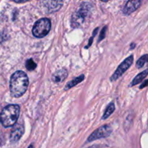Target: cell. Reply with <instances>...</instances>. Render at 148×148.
Instances as JSON below:
<instances>
[{
    "label": "cell",
    "instance_id": "1",
    "mask_svg": "<svg viewBox=\"0 0 148 148\" xmlns=\"http://www.w3.org/2000/svg\"><path fill=\"white\" fill-rule=\"evenodd\" d=\"M28 77L23 71H17L11 77L10 89L11 95L14 98L23 95L28 87Z\"/></svg>",
    "mask_w": 148,
    "mask_h": 148
},
{
    "label": "cell",
    "instance_id": "2",
    "mask_svg": "<svg viewBox=\"0 0 148 148\" xmlns=\"http://www.w3.org/2000/svg\"><path fill=\"white\" fill-rule=\"evenodd\" d=\"M20 106L18 105L7 106L0 115V121L4 127H12L16 124L20 116Z\"/></svg>",
    "mask_w": 148,
    "mask_h": 148
},
{
    "label": "cell",
    "instance_id": "3",
    "mask_svg": "<svg viewBox=\"0 0 148 148\" xmlns=\"http://www.w3.org/2000/svg\"><path fill=\"white\" fill-rule=\"evenodd\" d=\"M51 27V21L48 18H42L35 23L32 33L36 38H43L49 33Z\"/></svg>",
    "mask_w": 148,
    "mask_h": 148
},
{
    "label": "cell",
    "instance_id": "4",
    "mask_svg": "<svg viewBox=\"0 0 148 148\" xmlns=\"http://www.w3.org/2000/svg\"><path fill=\"white\" fill-rule=\"evenodd\" d=\"M90 4L89 3H82L80 7L76 12L72 14V27H77L82 24L85 19L90 11Z\"/></svg>",
    "mask_w": 148,
    "mask_h": 148
},
{
    "label": "cell",
    "instance_id": "5",
    "mask_svg": "<svg viewBox=\"0 0 148 148\" xmlns=\"http://www.w3.org/2000/svg\"><path fill=\"white\" fill-rule=\"evenodd\" d=\"M133 61H134V58H133L132 55L129 56L127 59H126L125 60L118 66V68H117L116 70L115 71V72L113 74V75L111 77V80L116 81L117 79L121 77L123 75V74L130 67L132 64L133 63Z\"/></svg>",
    "mask_w": 148,
    "mask_h": 148
},
{
    "label": "cell",
    "instance_id": "6",
    "mask_svg": "<svg viewBox=\"0 0 148 148\" xmlns=\"http://www.w3.org/2000/svg\"><path fill=\"white\" fill-rule=\"evenodd\" d=\"M112 129L109 125H103L93 132L92 134L88 137V141L92 142L95 140H99L101 138H106L111 134Z\"/></svg>",
    "mask_w": 148,
    "mask_h": 148
},
{
    "label": "cell",
    "instance_id": "7",
    "mask_svg": "<svg viewBox=\"0 0 148 148\" xmlns=\"http://www.w3.org/2000/svg\"><path fill=\"white\" fill-rule=\"evenodd\" d=\"M142 1L140 0H132V1H127V3L123 9V12L126 15H129L138 9Z\"/></svg>",
    "mask_w": 148,
    "mask_h": 148
},
{
    "label": "cell",
    "instance_id": "8",
    "mask_svg": "<svg viewBox=\"0 0 148 148\" xmlns=\"http://www.w3.org/2000/svg\"><path fill=\"white\" fill-rule=\"evenodd\" d=\"M25 132L24 126L22 124H18L13 128L12 130L11 134H10V140L12 143H16L20 139V137L23 135Z\"/></svg>",
    "mask_w": 148,
    "mask_h": 148
},
{
    "label": "cell",
    "instance_id": "9",
    "mask_svg": "<svg viewBox=\"0 0 148 148\" xmlns=\"http://www.w3.org/2000/svg\"><path fill=\"white\" fill-rule=\"evenodd\" d=\"M44 8L47 9L48 12H53L61 8L62 5V1H43Z\"/></svg>",
    "mask_w": 148,
    "mask_h": 148
},
{
    "label": "cell",
    "instance_id": "10",
    "mask_svg": "<svg viewBox=\"0 0 148 148\" xmlns=\"http://www.w3.org/2000/svg\"><path fill=\"white\" fill-rule=\"evenodd\" d=\"M67 75L68 72L65 69H59V70L56 71L55 73L53 74L51 79L55 83H59V82H63L66 79Z\"/></svg>",
    "mask_w": 148,
    "mask_h": 148
},
{
    "label": "cell",
    "instance_id": "11",
    "mask_svg": "<svg viewBox=\"0 0 148 148\" xmlns=\"http://www.w3.org/2000/svg\"><path fill=\"white\" fill-rule=\"evenodd\" d=\"M147 73H148L147 69H145V70L143 71V72H140V73L138 75H137V76L134 77V79H133L132 82V83L130 85V87H133V86H134V85L139 84L140 82H141L142 81H143V79H144L145 78L147 77Z\"/></svg>",
    "mask_w": 148,
    "mask_h": 148
},
{
    "label": "cell",
    "instance_id": "12",
    "mask_svg": "<svg viewBox=\"0 0 148 148\" xmlns=\"http://www.w3.org/2000/svg\"><path fill=\"white\" fill-rule=\"evenodd\" d=\"M84 78H85L84 75H81L80 76L77 77H76L75 79H72V80H71L70 82H69L67 84H66V86H65L64 90H67L72 88V87L75 86V85H77L78 83H79V82H81L82 81H83Z\"/></svg>",
    "mask_w": 148,
    "mask_h": 148
},
{
    "label": "cell",
    "instance_id": "13",
    "mask_svg": "<svg viewBox=\"0 0 148 148\" xmlns=\"http://www.w3.org/2000/svg\"><path fill=\"white\" fill-rule=\"evenodd\" d=\"M114 110H115V105H114V103H111L109 104V106L106 108V110L105 113H104L103 116L102 117V119L104 120L108 119V117L112 114V113L114 112Z\"/></svg>",
    "mask_w": 148,
    "mask_h": 148
},
{
    "label": "cell",
    "instance_id": "14",
    "mask_svg": "<svg viewBox=\"0 0 148 148\" xmlns=\"http://www.w3.org/2000/svg\"><path fill=\"white\" fill-rule=\"evenodd\" d=\"M36 66H37V64L35 63V62L32 59H29L28 60L26 61L25 67L27 70L29 71L34 70V69L36 68Z\"/></svg>",
    "mask_w": 148,
    "mask_h": 148
},
{
    "label": "cell",
    "instance_id": "15",
    "mask_svg": "<svg viewBox=\"0 0 148 148\" xmlns=\"http://www.w3.org/2000/svg\"><path fill=\"white\" fill-rule=\"evenodd\" d=\"M147 55L145 54L139 59V60L137 61V65H136V66H137V67L138 68V69H140V68H142L143 66H144L145 64L147 62Z\"/></svg>",
    "mask_w": 148,
    "mask_h": 148
},
{
    "label": "cell",
    "instance_id": "16",
    "mask_svg": "<svg viewBox=\"0 0 148 148\" xmlns=\"http://www.w3.org/2000/svg\"><path fill=\"white\" fill-rule=\"evenodd\" d=\"M98 28H96L95 29V30H94V32H93V36H92V37L91 38H90V40H89V43H88V46H86V47H85V49H88V48L90 47V46H91V45H92V41H93V38H94V36H95V33H97V32H98Z\"/></svg>",
    "mask_w": 148,
    "mask_h": 148
},
{
    "label": "cell",
    "instance_id": "17",
    "mask_svg": "<svg viewBox=\"0 0 148 148\" xmlns=\"http://www.w3.org/2000/svg\"><path fill=\"white\" fill-rule=\"evenodd\" d=\"M106 27H104L102 29V31H101V35H100V38H99V40L98 41H101V40H103V39L105 38L106 36Z\"/></svg>",
    "mask_w": 148,
    "mask_h": 148
},
{
    "label": "cell",
    "instance_id": "18",
    "mask_svg": "<svg viewBox=\"0 0 148 148\" xmlns=\"http://www.w3.org/2000/svg\"><path fill=\"white\" fill-rule=\"evenodd\" d=\"M147 81H145V82H144V84H143V85H141V86H140V89H143V88H145L146 86H147Z\"/></svg>",
    "mask_w": 148,
    "mask_h": 148
},
{
    "label": "cell",
    "instance_id": "19",
    "mask_svg": "<svg viewBox=\"0 0 148 148\" xmlns=\"http://www.w3.org/2000/svg\"><path fill=\"white\" fill-rule=\"evenodd\" d=\"M28 148H33V145H30L29 146V147H28Z\"/></svg>",
    "mask_w": 148,
    "mask_h": 148
}]
</instances>
